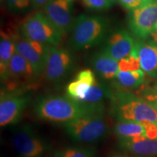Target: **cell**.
I'll return each instance as SVG.
<instances>
[{
    "mask_svg": "<svg viewBox=\"0 0 157 157\" xmlns=\"http://www.w3.org/2000/svg\"><path fill=\"white\" fill-rule=\"evenodd\" d=\"M55 157H97L94 151L82 147H67L55 152Z\"/></svg>",
    "mask_w": 157,
    "mask_h": 157,
    "instance_id": "7402d4cb",
    "label": "cell"
},
{
    "mask_svg": "<svg viewBox=\"0 0 157 157\" xmlns=\"http://www.w3.org/2000/svg\"><path fill=\"white\" fill-rule=\"evenodd\" d=\"M103 113L88 114L63 124L66 133L76 142L93 143L108 135L109 126Z\"/></svg>",
    "mask_w": 157,
    "mask_h": 157,
    "instance_id": "277c9868",
    "label": "cell"
},
{
    "mask_svg": "<svg viewBox=\"0 0 157 157\" xmlns=\"http://www.w3.org/2000/svg\"><path fill=\"white\" fill-rule=\"evenodd\" d=\"M95 74L90 69L79 71L74 81L70 82L66 87L68 97L74 101L82 102L94 84H96Z\"/></svg>",
    "mask_w": 157,
    "mask_h": 157,
    "instance_id": "9a60e30c",
    "label": "cell"
},
{
    "mask_svg": "<svg viewBox=\"0 0 157 157\" xmlns=\"http://www.w3.org/2000/svg\"><path fill=\"white\" fill-rule=\"evenodd\" d=\"M145 72L142 69L132 71L118 72L114 78V85L118 89H132L140 87L145 79Z\"/></svg>",
    "mask_w": 157,
    "mask_h": 157,
    "instance_id": "ac0fdd59",
    "label": "cell"
},
{
    "mask_svg": "<svg viewBox=\"0 0 157 157\" xmlns=\"http://www.w3.org/2000/svg\"><path fill=\"white\" fill-rule=\"evenodd\" d=\"M9 69L10 76L17 79L29 80L37 76L30 63L17 52L10 60Z\"/></svg>",
    "mask_w": 157,
    "mask_h": 157,
    "instance_id": "e0dca14e",
    "label": "cell"
},
{
    "mask_svg": "<svg viewBox=\"0 0 157 157\" xmlns=\"http://www.w3.org/2000/svg\"><path fill=\"white\" fill-rule=\"evenodd\" d=\"M91 64L98 75L105 80L114 79L119 71V61L105 53L103 50L93 55L91 58Z\"/></svg>",
    "mask_w": 157,
    "mask_h": 157,
    "instance_id": "2e32d148",
    "label": "cell"
},
{
    "mask_svg": "<svg viewBox=\"0 0 157 157\" xmlns=\"http://www.w3.org/2000/svg\"><path fill=\"white\" fill-rule=\"evenodd\" d=\"M83 5L88 9L94 10H107L113 7L115 0H81Z\"/></svg>",
    "mask_w": 157,
    "mask_h": 157,
    "instance_id": "d4e9b609",
    "label": "cell"
},
{
    "mask_svg": "<svg viewBox=\"0 0 157 157\" xmlns=\"http://www.w3.org/2000/svg\"><path fill=\"white\" fill-rule=\"evenodd\" d=\"M148 39H149V40H151V42L157 44V25H156V29H155V30L154 31V32L151 34L150 37H149Z\"/></svg>",
    "mask_w": 157,
    "mask_h": 157,
    "instance_id": "f1b7e54d",
    "label": "cell"
},
{
    "mask_svg": "<svg viewBox=\"0 0 157 157\" xmlns=\"http://www.w3.org/2000/svg\"><path fill=\"white\" fill-rule=\"evenodd\" d=\"M135 44L134 39L128 31L124 29H118L108 35L102 50L119 61L132 52Z\"/></svg>",
    "mask_w": 157,
    "mask_h": 157,
    "instance_id": "7c38bea8",
    "label": "cell"
},
{
    "mask_svg": "<svg viewBox=\"0 0 157 157\" xmlns=\"http://www.w3.org/2000/svg\"><path fill=\"white\" fill-rule=\"evenodd\" d=\"M104 105H90L60 95L40 98L34 107L36 117L42 120L65 124L88 114L103 113Z\"/></svg>",
    "mask_w": 157,
    "mask_h": 157,
    "instance_id": "6da1fadb",
    "label": "cell"
},
{
    "mask_svg": "<svg viewBox=\"0 0 157 157\" xmlns=\"http://www.w3.org/2000/svg\"><path fill=\"white\" fill-rule=\"evenodd\" d=\"M13 146L21 157H42L49 144L29 124L17 128L13 135Z\"/></svg>",
    "mask_w": 157,
    "mask_h": 157,
    "instance_id": "52a82bcc",
    "label": "cell"
},
{
    "mask_svg": "<svg viewBox=\"0 0 157 157\" xmlns=\"http://www.w3.org/2000/svg\"><path fill=\"white\" fill-rule=\"evenodd\" d=\"M120 5L128 11H132L141 7L148 0H118Z\"/></svg>",
    "mask_w": 157,
    "mask_h": 157,
    "instance_id": "4316f807",
    "label": "cell"
},
{
    "mask_svg": "<svg viewBox=\"0 0 157 157\" xmlns=\"http://www.w3.org/2000/svg\"><path fill=\"white\" fill-rule=\"evenodd\" d=\"M30 101L29 95L17 92L2 93L0 100V124L6 127L20 120Z\"/></svg>",
    "mask_w": 157,
    "mask_h": 157,
    "instance_id": "30bf717a",
    "label": "cell"
},
{
    "mask_svg": "<svg viewBox=\"0 0 157 157\" xmlns=\"http://www.w3.org/2000/svg\"><path fill=\"white\" fill-rule=\"evenodd\" d=\"M109 21L98 15H80L74 20L69 38L74 50H87L105 40L110 29Z\"/></svg>",
    "mask_w": 157,
    "mask_h": 157,
    "instance_id": "3957f363",
    "label": "cell"
},
{
    "mask_svg": "<svg viewBox=\"0 0 157 157\" xmlns=\"http://www.w3.org/2000/svg\"><path fill=\"white\" fill-rule=\"evenodd\" d=\"M127 25L135 38L148 39L157 25V0H148L143 6L129 11Z\"/></svg>",
    "mask_w": 157,
    "mask_h": 157,
    "instance_id": "8992f818",
    "label": "cell"
},
{
    "mask_svg": "<svg viewBox=\"0 0 157 157\" xmlns=\"http://www.w3.org/2000/svg\"><path fill=\"white\" fill-rule=\"evenodd\" d=\"M75 0H50L44 7V13L63 34L72 28L73 7Z\"/></svg>",
    "mask_w": 157,
    "mask_h": 157,
    "instance_id": "8fae6325",
    "label": "cell"
},
{
    "mask_svg": "<svg viewBox=\"0 0 157 157\" xmlns=\"http://www.w3.org/2000/svg\"><path fill=\"white\" fill-rule=\"evenodd\" d=\"M111 157H130V156H124V155H113V156H112Z\"/></svg>",
    "mask_w": 157,
    "mask_h": 157,
    "instance_id": "4dcf8cb0",
    "label": "cell"
},
{
    "mask_svg": "<svg viewBox=\"0 0 157 157\" xmlns=\"http://www.w3.org/2000/svg\"><path fill=\"white\" fill-rule=\"evenodd\" d=\"M15 52L16 46L14 38L1 31L0 40V63L9 65V62Z\"/></svg>",
    "mask_w": 157,
    "mask_h": 157,
    "instance_id": "44dd1931",
    "label": "cell"
},
{
    "mask_svg": "<svg viewBox=\"0 0 157 157\" xmlns=\"http://www.w3.org/2000/svg\"><path fill=\"white\" fill-rule=\"evenodd\" d=\"M74 63L75 58L70 51L51 46L44 72L45 77L53 83L61 82L70 73Z\"/></svg>",
    "mask_w": 157,
    "mask_h": 157,
    "instance_id": "9c48e42d",
    "label": "cell"
},
{
    "mask_svg": "<svg viewBox=\"0 0 157 157\" xmlns=\"http://www.w3.org/2000/svg\"><path fill=\"white\" fill-rule=\"evenodd\" d=\"M20 32L25 38L54 47L60 44L63 35L44 13H36L25 19Z\"/></svg>",
    "mask_w": 157,
    "mask_h": 157,
    "instance_id": "5b68a950",
    "label": "cell"
},
{
    "mask_svg": "<svg viewBox=\"0 0 157 157\" xmlns=\"http://www.w3.org/2000/svg\"><path fill=\"white\" fill-rule=\"evenodd\" d=\"M113 94V90L106 83L97 82L90 88L82 103L90 105H103V102L111 100Z\"/></svg>",
    "mask_w": 157,
    "mask_h": 157,
    "instance_id": "d6986e66",
    "label": "cell"
},
{
    "mask_svg": "<svg viewBox=\"0 0 157 157\" xmlns=\"http://www.w3.org/2000/svg\"><path fill=\"white\" fill-rule=\"evenodd\" d=\"M110 112L117 121L157 124V112L143 98L127 90L113 92Z\"/></svg>",
    "mask_w": 157,
    "mask_h": 157,
    "instance_id": "7a4b0ae2",
    "label": "cell"
},
{
    "mask_svg": "<svg viewBox=\"0 0 157 157\" xmlns=\"http://www.w3.org/2000/svg\"><path fill=\"white\" fill-rule=\"evenodd\" d=\"M132 50L139 58L140 68L145 74L157 78V44L149 39L138 40Z\"/></svg>",
    "mask_w": 157,
    "mask_h": 157,
    "instance_id": "4fadbf2b",
    "label": "cell"
},
{
    "mask_svg": "<svg viewBox=\"0 0 157 157\" xmlns=\"http://www.w3.org/2000/svg\"><path fill=\"white\" fill-rule=\"evenodd\" d=\"M140 98H143L157 112V93L154 91L151 88H146L142 91Z\"/></svg>",
    "mask_w": 157,
    "mask_h": 157,
    "instance_id": "484cf974",
    "label": "cell"
},
{
    "mask_svg": "<svg viewBox=\"0 0 157 157\" xmlns=\"http://www.w3.org/2000/svg\"><path fill=\"white\" fill-rule=\"evenodd\" d=\"M113 132L119 138L146 137V131L143 124L130 121H117L113 127Z\"/></svg>",
    "mask_w": 157,
    "mask_h": 157,
    "instance_id": "ffe728a7",
    "label": "cell"
},
{
    "mask_svg": "<svg viewBox=\"0 0 157 157\" xmlns=\"http://www.w3.org/2000/svg\"><path fill=\"white\" fill-rule=\"evenodd\" d=\"M10 11L14 13H24L30 11L33 6L31 0H5Z\"/></svg>",
    "mask_w": 157,
    "mask_h": 157,
    "instance_id": "cb8c5ba5",
    "label": "cell"
},
{
    "mask_svg": "<svg viewBox=\"0 0 157 157\" xmlns=\"http://www.w3.org/2000/svg\"><path fill=\"white\" fill-rule=\"evenodd\" d=\"M16 52L31 64L37 76L44 73L51 45L21 37H15Z\"/></svg>",
    "mask_w": 157,
    "mask_h": 157,
    "instance_id": "ba28073f",
    "label": "cell"
},
{
    "mask_svg": "<svg viewBox=\"0 0 157 157\" xmlns=\"http://www.w3.org/2000/svg\"><path fill=\"white\" fill-rule=\"evenodd\" d=\"M31 4H32L33 8L38 9L42 8V7L44 8L50 0H31Z\"/></svg>",
    "mask_w": 157,
    "mask_h": 157,
    "instance_id": "83f0119b",
    "label": "cell"
},
{
    "mask_svg": "<svg viewBox=\"0 0 157 157\" xmlns=\"http://www.w3.org/2000/svg\"><path fill=\"white\" fill-rule=\"evenodd\" d=\"M151 89L154 90V91L156 92V93H157V81L155 82V83L154 84V85H153L152 87H151Z\"/></svg>",
    "mask_w": 157,
    "mask_h": 157,
    "instance_id": "f546056e",
    "label": "cell"
},
{
    "mask_svg": "<svg viewBox=\"0 0 157 157\" xmlns=\"http://www.w3.org/2000/svg\"><path fill=\"white\" fill-rule=\"evenodd\" d=\"M119 68L121 71H132L140 69V60L134 51L132 50L128 56L119 60Z\"/></svg>",
    "mask_w": 157,
    "mask_h": 157,
    "instance_id": "603a6c76",
    "label": "cell"
},
{
    "mask_svg": "<svg viewBox=\"0 0 157 157\" xmlns=\"http://www.w3.org/2000/svg\"><path fill=\"white\" fill-rule=\"evenodd\" d=\"M119 146L122 150L138 157L157 156V140L144 136L119 138Z\"/></svg>",
    "mask_w": 157,
    "mask_h": 157,
    "instance_id": "5bb4252c",
    "label": "cell"
}]
</instances>
